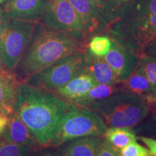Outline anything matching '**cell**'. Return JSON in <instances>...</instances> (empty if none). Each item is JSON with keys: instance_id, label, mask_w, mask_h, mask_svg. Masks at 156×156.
<instances>
[{"instance_id": "5bb4252c", "label": "cell", "mask_w": 156, "mask_h": 156, "mask_svg": "<svg viewBox=\"0 0 156 156\" xmlns=\"http://www.w3.org/2000/svg\"><path fill=\"white\" fill-rule=\"evenodd\" d=\"M21 83L14 72L7 68L0 70V112L9 115L14 112Z\"/></svg>"}, {"instance_id": "9a60e30c", "label": "cell", "mask_w": 156, "mask_h": 156, "mask_svg": "<svg viewBox=\"0 0 156 156\" xmlns=\"http://www.w3.org/2000/svg\"><path fill=\"white\" fill-rule=\"evenodd\" d=\"M84 53L85 69L92 75L98 84L116 85L121 83L104 58L93 55L87 48L85 50Z\"/></svg>"}, {"instance_id": "ba28073f", "label": "cell", "mask_w": 156, "mask_h": 156, "mask_svg": "<svg viewBox=\"0 0 156 156\" xmlns=\"http://www.w3.org/2000/svg\"><path fill=\"white\" fill-rule=\"evenodd\" d=\"M39 23L63 31L87 46L88 40L83 23L69 0H46Z\"/></svg>"}, {"instance_id": "7402d4cb", "label": "cell", "mask_w": 156, "mask_h": 156, "mask_svg": "<svg viewBox=\"0 0 156 156\" xmlns=\"http://www.w3.org/2000/svg\"><path fill=\"white\" fill-rule=\"evenodd\" d=\"M112 39L106 34H101L93 36L87 44V50L93 55L103 57L112 47Z\"/></svg>"}, {"instance_id": "cb8c5ba5", "label": "cell", "mask_w": 156, "mask_h": 156, "mask_svg": "<svg viewBox=\"0 0 156 156\" xmlns=\"http://www.w3.org/2000/svg\"><path fill=\"white\" fill-rule=\"evenodd\" d=\"M137 67L147 78L153 92L156 90V58L147 55L142 56L140 58Z\"/></svg>"}, {"instance_id": "2e32d148", "label": "cell", "mask_w": 156, "mask_h": 156, "mask_svg": "<svg viewBox=\"0 0 156 156\" xmlns=\"http://www.w3.org/2000/svg\"><path fill=\"white\" fill-rule=\"evenodd\" d=\"M101 136H85L73 140L62 151V156H96Z\"/></svg>"}, {"instance_id": "9c48e42d", "label": "cell", "mask_w": 156, "mask_h": 156, "mask_svg": "<svg viewBox=\"0 0 156 156\" xmlns=\"http://www.w3.org/2000/svg\"><path fill=\"white\" fill-rule=\"evenodd\" d=\"M109 37L112 39V47L103 58L122 83L134 73L139 63L140 56L118 38Z\"/></svg>"}, {"instance_id": "52a82bcc", "label": "cell", "mask_w": 156, "mask_h": 156, "mask_svg": "<svg viewBox=\"0 0 156 156\" xmlns=\"http://www.w3.org/2000/svg\"><path fill=\"white\" fill-rule=\"evenodd\" d=\"M84 51L78 52L62 58L28 77L24 82L39 88L51 91L55 90L85 70Z\"/></svg>"}, {"instance_id": "7c38bea8", "label": "cell", "mask_w": 156, "mask_h": 156, "mask_svg": "<svg viewBox=\"0 0 156 156\" xmlns=\"http://www.w3.org/2000/svg\"><path fill=\"white\" fill-rule=\"evenodd\" d=\"M98 84L92 75L85 69L63 86L58 87L53 92L68 102L77 105L94 85Z\"/></svg>"}, {"instance_id": "e0dca14e", "label": "cell", "mask_w": 156, "mask_h": 156, "mask_svg": "<svg viewBox=\"0 0 156 156\" xmlns=\"http://www.w3.org/2000/svg\"><path fill=\"white\" fill-rule=\"evenodd\" d=\"M154 14H156V0H132L123 4L118 18L143 17Z\"/></svg>"}, {"instance_id": "30bf717a", "label": "cell", "mask_w": 156, "mask_h": 156, "mask_svg": "<svg viewBox=\"0 0 156 156\" xmlns=\"http://www.w3.org/2000/svg\"><path fill=\"white\" fill-rule=\"evenodd\" d=\"M83 23L87 40L104 34L108 26L90 0H69Z\"/></svg>"}, {"instance_id": "d590c367", "label": "cell", "mask_w": 156, "mask_h": 156, "mask_svg": "<svg viewBox=\"0 0 156 156\" xmlns=\"http://www.w3.org/2000/svg\"><path fill=\"white\" fill-rule=\"evenodd\" d=\"M5 1H7V0H0V5H1V4H2L3 2H5Z\"/></svg>"}, {"instance_id": "8d00e7d4", "label": "cell", "mask_w": 156, "mask_h": 156, "mask_svg": "<svg viewBox=\"0 0 156 156\" xmlns=\"http://www.w3.org/2000/svg\"><path fill=\"white\" fill-rule=\"evenodd\" d=\"M57 156H62V155H57Z\"/></svg>"}, {"instance_id": "7a4b0ae2", "label": "cell", "mask_w": 156, "mask_h": 156, "mask_svg": "<svg viewBox=\"0 0 156 156\" xmlns=\"http://www.w3.org/2000/svg\"><path fill=\"white\" fill-rule=\"evenodd\" d=\"M86 48L87 46L63 31L35 23L32 40L14 73L23 83L62 58Z\"/></svg>"}, {"instance_id": "ac0fdd59", "label": "cell", "mask_w": 156, "mask_h": 156, "mask_svg": "<svg viewBox=\"0 0 156 156\" xmlns=\"http://www.w3.org/2000/svg\"><path fill=\"white\" fill-rule=\"evenodd\" d=\"M122 90L143 98L153 92L147 78L137 67L125 81L122 82Z\"/></svg>"}, {"instance_id": "83f0119b", "label": "cell", "mask_w": 156, "mask_h": 156, "mask_svg": "<svg viewBox=\"0 0 156 156\" xmlns=\"http://www.w3.org/2000/svg\"><path fill=\"white\" fill-rule=\"evenodd\" d=\"M137 139L143 142L147 146V149L153 156H156V139L146 136H140Z\"/></svg>"}, {"instance_id": "6da1fadb", "label": "cell", "mask_w": 156, "mask_h": 156, "mask_svg": "<svg viewBox=\"0 0 156 156\" xmlns=\"http://www.w3.org/2000/svg\"><path fill=\"white\" fill-rule=\"evenodd\" d=\"M73 103L53 91L20 84L14 112L32 132L40 146H56L60 124Z\"/></svg>"}, {"instance_id": "484cf974", "label": "cell", "mask_w": 156, "mask_h": 156, "mask_svg": "<svg viewBox=\"0 0 156 156\" xmlns=\"http://www.w3.org/2000/svg\"><path fill=\"white\" fill-rule=\"evenodd\" d=\"M96 156H121L120 152L105 139L102 140Z\"/></svg>"}, {"instance_id": "ffe728a7", "label": "cell", "mask_w": 156, "mask_h": 156, "mask_svg": "<svg viewBox=\"0 0 156 156\" xmlns=\"http://www.w3.org/2000/svg\"><path fill=\"white\" fill-rule=\"evenodd\" d=\"M103 136L119 151L137 140L134 131L128 127H108Z\"/></svg>"}, {"instance_id": "4dcf8cb0", "label": "cell", "mask_w": 156, "mask_h": 156, "mask_svg": "<svg viewBox=\"0 0 156 156\" xmlns=\"http://www.w3.org/2000/svg\"><path fill=\"white\" fill-rule=\"evenodd\" d=\"M145 55L151 56L152 58H156V37L152 44L150 45L145 51Z\"/></svg>"}, {"instance_id": "d6a6232c", "label": "cell", "mask_w": 156, "mask_h": 156, "mask_svg": "<svg viewBox=\"0 0 156 156\" xmlns=\"http://www.w3.org/2000/svg\"><path fill=\"white\" fill-rule=\"evenodd\" d=\"M113 1L116 2L120 4V5H123V4L128 2L132 1V0H113Z\"/></svg>"}, {"instance_id": "836d02e7", "label": "cell", "mask_w": 156, "mask_h": 156, "mask_svg": "<svg viewBox=\"0 0 156 156\" xmlns=\"http://www.w3.org/2000/svg\"><path fill=\"white\" fill-rule=\"evenodd\" d=\"M40 156H57V155H53V154H51L48 153H43L42 155Z\"/></svg>"}, {"instance_id": "f546056e", "label": "cell", "mask_w": 156, "mask_h": 156, "mask_svg": "<svg viewBox=\"0 0 156 156\" xmlns=\"http://www.w3.org/2000/svg\"><path fill=\"white\" fill-rule=\"evenodd\" d=\"M7 122H8V115L0 112V143H1L2 136L7 128Z\"/></svg>"}, {"instance_id": "d6986e66", "label": "cell", "mask_w": 156, "mask_h": 156, "mask_svg": "<svg viewBox=\"0 0 156 156\" xmlns=\"http://www.w3.org/2000/svg\"><path fill=\"white\" fill-rule=\"evenodd\" d=\"M122 90V83L116 85H106V84H96L90 90L86 96L77 103V106L88 108L93 103L102 101L114 94Z\"/></svg>"}, {"instance_id": "e575fe53", "label": "cell", "mask_w": 156, "mask_h": 156, "mask_svg": "<svg viewBox=\"0 0 156 156\" xmlns=\"http://www.w3.org/2000/svg\"><path fill=\"white\" fill-rule=\"evenodd\" d=\"M4 68H6L5 66H4V64H2V60H1V58H0V70H2Z\"/></svg>"}, {"instance_id": "4fadbf2b", "label": "cell", "mask_w": 156, "mask_h": 156, "mask_svg": "<svg viewBox=\"0 0 156 156\" xmlns=\"http://www.w3.org/2000/svg\"><path fill=\"white\" fill-rule=\"evenodd\" d=\"M1 142L40 147L32 132L15 112L8 115L7 128L2 136Z\"/></svg>"}, {"instance_id": "4316f807", "label": "cell", "mask_w": 156, "mask_h": 156, "mask_svg": "<svg viewBox=\"0 0 156 156\" xmlns=\"http://www.w3.org/2000/svg\"><path fill=\"white\" fill-rule=\"evenodd\" d=\"M145 134L151 136L150 137L156 139V116H152L150 119H148L146 124L142 127Z\"/></svg>"}, {"instance_id": "5b68a950", "label": "cell", "mask_w": 156, "mask_h": 156, "mask_svg": "<svg viewBox=\"0 0 156 156\" xmlns=\"http://www.w3.org/2000/svg\"><path fill=\"white\" fill-rule=\"evenodd\" d=\"M35 23L6 19L0 34V58L4 66L14 72L28 49L34 32Z\"/></svg>"}, {"instance_id": "3957f363", "label": "cell", "mask_w": 156, "mask_h": 156, "mask_svg": "<svg viewBox=\"0 0 156 156\" xmlns=\"http://www.w3.org/2000/svg\"><path fill=\"white\" fill-rule=\"evenodd\" d=\"M87 108L100 116L108 127L132 128L150 114L145 98L124 90L115 93Z\"/></svg>"}, {"instance_id": "1f68e13d", "label": "cell", "mask_w": 156, "mask_h": 156, "mask_svg": "<svg viewBox=\"0 0 156 156\" xmlns=\"http://www.w3.org/2000/svg\"><path fill=\"white\" fill-rule=\"evenodd\" d=\"M6 19H7V17H5V14H4L2 7H0V34H1L4 25H5Z\"/></svg>"}, {"instance_id": "8fae6325", "label": "cell", "mask_w": 156, "mask_h": 156, "mask_svg": "<svg viewBox=\"0 0 156 156\" xmlns=\"http://www.w3.org/2000/svg\"><path fill=\"white\" fill-rule=\"evenodd\" d=\"M46 0H7L2 7L6 17L39 23Z\"/></svg>"}, {"instance_id": "44dd1931", "label": "cell", "mask_w": 156, "mask_h": 156, "mask_svg": "<svg viewBox=\"0 0 156 156\" xmlns=\"http://www.w3.org/2000/svg\"><path fill=\"white\" fill-rule=\"evenodd\" d=\"M109 27L119 15L122 5L113 0H90Z\"/></svg>"}, {"instance_id": "603a6c76", "label": "cell", "mask_w": 156, "mask_h": 156, "mask_svg": "<svg viewBox=\"0 0 156 156\" xmlns=\"http://www.w3.org/2000/svg\"><path fill=\"white\" fill-rule=\"evenodd\" d=\"M38 147L1 142L0 156H35Z\"/></svg>"}, {"instance_id": "277c9868", "label": "cell", "mask_w": 156, "mask_h": 156, "mask_svg": "<svg viewBox=\"0 0 156 156\" xmlns=\"http://www.w3.org/2000/svg\"><path fill=\"white\" fill-rule=\"evenodd\" d=\"M104 34L118 38L141 57L156 37V14L135 18H118Z\"/></svg>"}, {"instance_id": "8992f818", "label": "cell", "mask_w": 156, "mask_h": 156, "mask_svg": "<svg viewBox=\"0 0 156 156\" xmlns=\"http://www.w3.org/2000/svg\"><path fill=\"white\" fill-rule=\"evenodd\" d=\"M106 129V124L95 113L73 103L60 124L56 146L77 138L102 136Z\"/></svg>"}, {"instance_id": "d4e9b609", "label": "cell", "mask_w": 156, "mask_h": 156, "mask_svg": "<svg viewBox=\"0 0 156 156\" xmlns=\"http://www.w3.org/2000/svg\"><path fill=\"white\" fill-rule=\"evenodd\" d=\"M119 152L121 156H153L147 148L137 143L136 141L129 144Z\"/></svg>"}, {"instance_id": "f1b7e54d", "label": "cell", "mask_w": 156, "mask_h": 156, "mask_svg": "<svg viewBox=\"0 0 156 156\" xmlns=\"http://www.w3.org/2000/svg\"><path fill=\"white\" fill-rule=\"evenodd\" d=\"M145 100L147 103L150 113H151L152 116H156V90L147 95Z\"/></svg>"}]
</instances>
